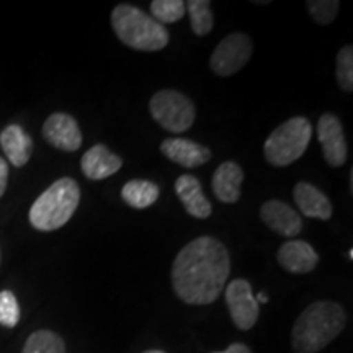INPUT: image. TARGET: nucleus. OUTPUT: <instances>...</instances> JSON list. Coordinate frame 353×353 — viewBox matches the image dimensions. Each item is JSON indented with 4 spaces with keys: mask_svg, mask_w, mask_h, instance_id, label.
Instances as JSON below:
<instances>
[{
    "mask_svg": "<svg viewBox=\"0 0 353 353\" xmlns=\"http://www.w3.org/2000/svg\"><path fill=\"white\" fill-rule=\"evenodd\" d=\"M231 259L226 245L211 236L188 242L172 265V286L187 304L205 306L219 298L224 290Z\"/></svg>",
    "mask_w": 353,
    "mask_h": 353,
    "instance_id": "obj_1",
    "label": "nucleus"
},
{
    "mask_svg": "<svg viewBox=\"0 0 353 353\" xmlns=\"http://www.w3.org/2000/svg\"><path fill=\"white\" fill-rule=\"evenodd\" d=\"M347 314L339 303L317 301L301 312L291 330V347L296 353H317L345 329Z\"/></svg>",
    "mask_w": 353,
    "mask_h": 353,
    "instance_id": "obj_2",
    "label": "nucleus"
},
{
    "mask_svg": "<svg viewBox=\"0 0 353 353\" xmlns=\"http://www.w3.org/2000/svg\"><path fill=\"white\" fill-rule=\"evenodd\" d=\"M112 26L125 46L136 51H161L169 44V32L141 8L120 3L112 12Z\"/></svg>",
    "mask_w": 353,
    "mask_h": 353,
    "instance_id": "obj_3",
    "label": "nucleus"
},
{
    "mask_svg": "<svg viewBox=\"0 0 353 353\" xmlns=\"http://www.w3.org/2000/svg\"><path fill=\"white\" fill-rule=\"evenodd\" d=\"M81 203V188L76 180L64 176L56 180L44 190L30 208V224L43 232H51L63 228Z\"/></svg>",
    "mask_w": 353,
    "mask_h": 353,
    "instance_id": "obj_4",
    "label": "nucleus"
},
{
    "mask_svg": "<svg viewBox=\"0 0 353 353\" xmlns=\"http://www.w3.org/2000/svg\"><path fill=\"white\" fill-rule=\"evenodd\" d=\"M312 136L307 118L294 117L275 128L263 144L265 161L273 167H286L306 152Z\"/></svg>",
    "mask_w": 353,
    "mask_h": 353,
    "instance_id": "obj_5",
    "label": "nucleus"
},
{
    "mask_svg": "<svg viewBox=\"0 0 353 353\" xmlns=\"http://www.w3.org/2000/svg\"><path fill=\"white\" fill-rule=\"evenodd\" d=\"M152 118L165 131L180 132L188 131L195 121V107L192 100L179 90H161L149 101Z\"/></svg>",
    "mask_w": 353,
    "mask_h": 353,
    "instance_id": "obj_6",
    "label": "nucleus"
},
{
    "mask_svg": "<svg viewBox=\"0 0 353 353\" xmlns=\"http://www.w3.org/2000/svg\"><path fill=\"white\" fill-rule=\"evenodd\" d=\"M252 39L245 33H231L213 51L210 68L216 76L229 77L237 74L252 57Z\"/></svg>",
    "mask_w": 353,
    "mask_h": 353,
    "instance_id": "obj_7",
    "label": "nucleus"
},
{
    "mask_svg": "<svg viewBox=\"0 0 353 353\" xmlns=\"http://www.w3.org/2000/svg\"><path fill=\"white\" fill-rule=\"evenodd\" d=\"M224 298H226L229 314H231L236 327L241 330L252 329L259 319L260 307L249 281L241 280V278L231 281Z\"/></svg>",
    "mask_w": 353,
    "mask_h": 353,
    "instance_id": "obj_8",
    "label": "nucleus"
},
{
    "mask_svg": "<svg viewBox=\"0 0 353 353\" xmlns=\"http://www.w3.org/2000/svg\"><path fill=\"white\" fill-rule=\"evenodd\" d=\"M317 139L324 151V159L330 167H342L345 164L348 151L343 134L342 123L332 113H325L317 123Z\"/></svg>",
    "mask_w": 353,
    "mask_h": 353,
    "instance_id": "obj_9",
    "label": "nucleus"
},
{
    "mask_svg": "<svg viewBox=\"0 0 353 353\" xmlns=\"http://www.w3.org/2000/svg\"><path fill=\"white\" fill-rule=\"evenodd\" d=\"M43 138L52 148L65 152L77 151L82 145V132L77 121L68 113H54L44 121Z\"/></svg>",
    "mask_w": 353,
    "mask_h": 353,
    "instance_id": "obj_10",
    "label": "nucleus"
},
{
    "mask_svg": "<svg viewBox=\"0 0 353 353\" xmlns=\"http://www.w3.org/2000/svg\"><path fill=\"white\" fill-rule=\"evenodd\" d=\"M260 218L272 231L283 237H296L303 229V219L288 203L280 200H270L263 203L260 208Z\"/></svg>",
    "mask_w": 353,
    "mask_h": 353,
    "instance_id": "obj_11",
    "label": "nucleus"
},
{
    "mask_svg": "<svg viewBox=\"0 0 353 353\" xmlns=\"http://www.w3.org/2000/svg\"><path fill=\"white\" fill-rule=\"evenodd\" d=\"M276 260L286 272L304 275L311 273L319 263V255L306 241L291 239L278 249Z\"/></svg>",
    "mask_w": 353,
    "mask_h": 353,
    "instance_id": "obj_12",
    "label": "nucleus"
},
{
    "mask_svg": "<svg viewBox=\"0 0 353 353\" xmlns=\"http://www.w3.org/2000/svg\"><path fill=\"white\" fill-rule=\"evenodd\" d=\"M161 151L167 159L185 169H195L211 159V149L185 138H170L161 144Z\"/></svg>",
    "mask_w": 353,
    "mask_h": 353,
    "instance_id": "obj_13",
    "label": "nucleus"
},
{
    "mask_svg": "<svg viewBox=\"0 0 353 353\" xmlns=\"http://www.w3.org/2000/svg\"><path fill=\"white\" fill-rule=\"evenodd\" d=\"M123 167L120 156L113 154L105 144L92 145L82 156L81 169L90 180H105L117 174Z\"/></svg>",
    "mask_w": 353,
    "mask_h": 353,
    "instance_id": "obj_14",
    "label": "nucleus"
},
{
    "mask_svg": "<svg viewBox=\"0 0 353 353\" xmlns=\"http://www.w3.org/2000/svg\"><path fill=\"white\" fill-rule=\"evenodd\" d=\"M175 193L190 216L196 219L210 218L213 206L203 193L201 183L196 176L188 174L180 175L175 182Z\"/></svg>",
    "mask_w": 353,
    "mask_h": 353,
    "instance_id": "obj_15",
    "label": "nucleus"
},
{
    "mask_svg": "<svg viewBox=\"0 0 353 353\" xmlns=\"http://www.w3.org/2000/svg\"><path fill=\"white\" fill-rule=\"evenodd\" d=\"M294 201H296L298 208L307 218H316L327 221L332 216V203L319 188L307 182H299L293 190Z\"/></svg>",
    "mask_w": 353,
    "mask_h": 353,
    "instance_id": "obj_16",
    "label": "nucleus"
},
{
    "mask_svg": "<svg viewBox=\"0 0 353 353\" xmlns=\"http://www.w3.org/2000/svg\"><path fill=\"white\" fill-rule=\"evenodd\" d=\"M244 182V172L236 162H223L213 175V193L219 201L236 203L241 198V185Z\"/></svg>",
    "mask_w": 353,
    "mask_h": 353,
    "instance_id": "obj_17",
    "label": "nucleus"
},
{
    "mask_svg": "<svg viewBox=\"0 0 353 353\" xmlns=\"http://www.w3.org/2000/svg\"><path fill=\"white\" fill-rule=\"evenodd\" d=\"M0 144L10 164L23 167L33 152V141L20 125H10L0 134Z\"/></svg>",
    "mask_w": 353,
    "mask_h": 353,
    "instance_id": "obj_18",
    "label": "nucleus"
},
{
    "mask_svg": "<svg viewBox=\"0 0 353 353\" xmlns=\"http://www.w3.org/2000/svg\"><path fill=\"white\" fill-rule=\"evenodd\" d=\"M161 195V190L154 182L149 180H141L134 179L125 183V187L121 188V198L125 203L136 210H144L154 205L159 200Z\"/></svg>",
    "mask_w": 353,
    "mask_h": 353,
    "instance_id": "obj_19",
    "label": "nucleus"
},
{
    "mask_svg": "<svg viewBox=\"0 0 353 353\" xmlns=\"http://www.w3.org/2000/svg\"><path fill=\"white\" fill-rule=\"evenodd\" d=\"M192 21V30L196 37H206L213 30L214 17L210 0H190L185 3Z\"/></svg>",
    "mask_w": 353,
    "mask_h": 353,
    "instance_id": "obj_20",
    "label": "nucleus"
},
{
    "mask_svg": "<svg viewBox=\"0 0 353 353\" xmlns=\"http://www.w3.org/2000/svg\"><path fill=\"white\" fill-rule=\"evenodd\" d=\"M21 353H65L64 341L51 330H37L26 339Z\"/></svg>",
    "mask_w": 353,
    "mask_h": 353,
    "instance_id": "obj_21",
    "label": "nucleus"
},
{
    "mask_svg": "<svg viewBox=\"0 0 353 353\" xmlns=\"http://www.w3.org/2000/svg\"><path fill=\"white\" fill-rule=\"evenodd\" d=\"M151 13L152 19L161 25L175 23L183 19L187 7L182 0H154L151 3Z\"/></svg>",
    "mask_w": 353,
    "mask_h": 353,
    "instance_id": "obj_22",
    "label": "nucleus"
},
{
    "mask_svg": "<svg viewBox=\"0 0 353 353\" xmlns=\"http://www.w3.org/2000/svg\"><path fill=\"white\" fill-rule=\"evenodd\" d=\"M337 81L343 92L353 90V48L343 46L337 54Z\"/></svg>",
    "mask_w": 353,
    "mask_h": 353,
    "instance_id": "obj_23",
    "label": "nucleus"
},
{
    "mask_svg": "<svg viewBox=\"0 0 353 353\" xmlns=\"http://www.w3.org/2000/svg\"><path fill=\"white\" fill-rule=\"evenodd\" d=\"M306 7L307 12L311 13L312 20H314L317 25L325 26L332 23L335 17H337L341 2H337V0H309Z\"/></svg>",
    "mask_w": 353,
    "mask_h": 353,
    "instance_id": "obj_24",
    "label": "nucleus"
},
{
    "mask_svg": "<svg viewBox=\"0 0 353 353\" xmlns=\"http://www.w3.org/2000/svg\"><path fill=\"white\" fill-rule=\"evenodd\" d=\"M20 321V306L12 291H0V325L15 327Z\"/></svg>",
    "mask_w": 353,
    "mask_h": 353,
    "instance_id": "obj_25",
    "label": "nucleus"
},
{
    "mask_svg": "<svg viewBox=\"0 0 353 353\" xmlns=\"http://www.w3.org/2000/svg\"><path fill=\"white\" fill-rule=\"evenodd\" d=\"M7 182H8V165L7 162L0 157V198H2L3 193H6Z\"/></svg>",
    "mask_w": 353,
    "mask_h": 353,
    "instance_id": "obj_26",
    "label": "nucleus"
},
{
    "mask_svg": "<svg viewBox=\"0 0 353 353\" xmlns=\"http://www.w3.org/2000/svg\"><path fill=\"white\" fill-rule=\"evenodd\" d=\"M213 353H252V352H250V348L244 345V343H232V345H229L224 352H213Z\"/></svg>",
    "mask_w": 353,
    "mask_h": 353,
    "instance_id": "obj_27",
    "label": "nucleus"
},
{
    "mask_svg": "<svg viewBox=\"0 0 353 353\" xmlns=\"http://www.w3.org/2000/svg\"><path fill=\"white\" fill-rule=\"evenodd\" d=\"M255 299H257L259 304H260V303H262V304L268 303V298H267V294H265V293H259L257 296H255Z\"/></svg>",
    "mask_w": 353,
    "mask_h": 353,
    "instance_id": "obj_28",
    "label": "nucleus"
},
{
    "mask_svg": "<svg viewBox=\"0 0 353 353\" xmlns=\"http://www.w3.org/2000/svg\"><path fill=\"white\" fill-rule=\"evenodd\" d=\"M143 353H165V352H162V350H145Z\"/></svg>",
    "mask_w": 353,
    "mask_h": 353,
    "instance_id": "obj_29",
    "label": "nucleus"
},
{
    "mask_svg": "<svg viewBox=\"0 0 353 353\" xmlns=\"http://www.w3.org/2000/svg\"><path fill=\"white\" fill-rule=\"evenodd\" d=\"M348 259H350V260L353 259V250H352V249H350V250H348Z\"/></svg>",
    "mask_w": 353,
    "mask_h": 353,
    "instance_id": "obj_30",
    "label": "nucleus"
}]
</instances>
